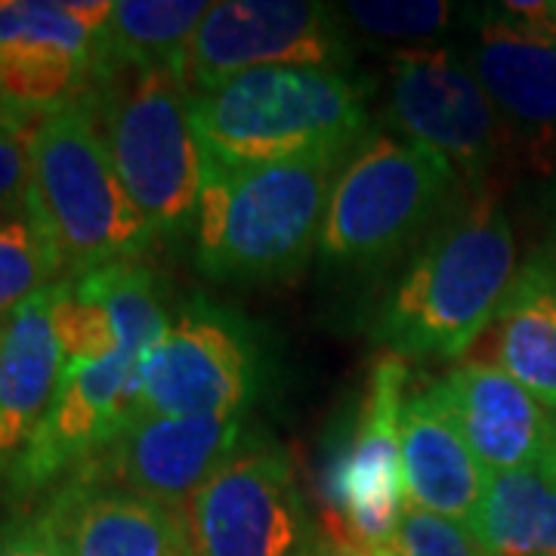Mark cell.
<instances>
[{"instance_id":"obj_1","label":"cell","mask_w":556,"mask_h":556,"mask_svg":"<svg viewBox=\"0 0 556 556\" xmlns=\"http://www.w3.org/2000/svg\"><path fill=\"white\" fill-rule=\"evenodd\" d=\"M514 226L495 195L479 192L420 241L380 300L371 338L399 358H457L495 321L517 278Z\"/></svg>"},{"instance_id":"obj_2","label":"cell","mask_w":556,"mask_h":556,"mask_svg":"<svg viewBox=\"0 0 556 556\" xmlns=\"http://www.w3.org/2000/svg\"><path fill=\"white\" fill-rule=\"evenodd\" d=\"M356 146L263 164L207 161L195 211V266L214 281L298 276L318 251L328 201Z\"/></svg>"},{"instance_id":"obj_3","label":"cell","mask_w":556,"mask_h":556,"mask_svg":"<svg viewBox=\"0 0 556 556\" xmlns=\"http://www.w3.org/2000/svg\"><path fill=\"white\" fill-rule=\"evenodd\" d=\"M28 170V214L50 241L62 281L139 260L159 239L127 195L84 93L35 121Z\"/></svg>"},{"instance_id":"obj_4","label":"cell","mask_w":556,"mask_h":556,"mask_svg":"<svg viewBox=\"0 0 556 556\" xmlns=\"http://www.w3.org/2000/svg\"><path fill=\"white\" fill-rule=\"evenodd\" d=\"M368 80L350 68L278 65L189 93L192 127L207 161L263 164L358 146L368 127Z\"/></svg>"},{"instance_id":"obj_5","label":"cell","mask_w":556,"mask_h":556,"mask_svg":"<svg viewBox=\"0 0 556 556\" xmlns=\"http://www.w3.org/2000/svg\"><path fill=\"white\" fill-rule=\"evenodd\" d=\"M127 195L155 236L192 229L204 186V152L186 84L170 72L97 65L84 90Z\"/></svg>"},{"instance_id":"obj_6","label":"cell","mask_w":556,"mask_h":556,"mask_svg":"<svg viewBox=\"0 0 556 556\" xmlns=\"http://www.w3.org/2000/svg\"><path fill=\"white\" fill-rule=\"evenodd\" d=\"M455 167L437 152L396 134H371L353 149L328 201L318 239L321 263L378 269L420 248L448 217Z\"/></svg>"},{"instance_id":"obj_7","label":"cell","mask_w":556,"mask_h":556,"mask_svg":"<svg viewBox=\"0 0 556 556\" xmlns=\"http://www.w3.org/2000/svg\"><path fill=\"white\" fill-rule=\"evenodd\" d=\"M186 556H300L316 535L291 457L244 437L182 507Z\"/></svg>"},{"instance_id":"obj_8","label":"cell","mask_w":556,"mask_h":556,"mask_svg":"<svg viewBox=\"0 0 556 556\" xmlns=\"http://www.w3.org/2000/svg\"><path fill=\"white\" fill-rule=\"evenodd\" d=\"M408 390L405 358L375 362L353 433L325 470V526L368 556H390L408 510L399 420Z\"/></svg>"},{"instance_id":"obj_9","label":"cell","mask_w":556,"mask_h":556,"mask_svg":"<svg viewBox=\"0 0 556 556\" xmlns=\"http://www.w3.org/2000/svg\"><path fill=\"white\" fill-rule=\"evenodd\" d=\"M257 365L251 328L211 300H192L139 362L137 417L241 415L257 390Z\"/></svg>"},{"instance_id":"obj_10","label":"cell","mask_w":556,"mask_h":556,"mask_svg":"<svg viewBox=\"0 0 556 556\" xmlns=\"http://www.w3.org/2000/svg\"><path fill=\"white\" fill-rule=\"evenodd\" d=\"M387 118L402 137L448 161L467 186L485 182L510 137L470 62L448 47L399 50Z\"/></svg>"},{"instance_id":"obj_11","label":"cell","mask_w":556,"mask_h":556,"mask_svg":"<svg viewBox=\"0 0 556 556\" xmlns=\"http://www.w3.org/2000/svg\"><path fill=\"white\" fill-rule=\"evenodd\" d=\"M353 47L334 7L306 0H223L201 20L182 68L189 93L257 68H350Z\"/></svg>"},{"instance_id":"obj_12","label":"cell","mask_w":556,"mask_h":556,"mask_svg":"<svg viewBox=\"0 0 556 556\" xmlns=\"http://www.w3.org/2000/svg\"><path fill=\"white\" fill-rule=\"evenodd\" d=\"M137 393L139 358L124 350L102 362L65 365L53 408L7 470L10 492L38 495L97 460L134 424Z\"/></svg>"},{"instance_id":"obj_13","label":"cell","mask_w":556,"mask_h":556,"mask_svg":"<svg viewBox=\"0 0 556 556\" xmlns=\"http://www.w3.org/2000/svg\"><path fill=\"white\" fill-rule=\"evenodd\" d=\"M97 56L100 35L68 0H0V121L28 137L40 115L87 90Z\"/></svg>"},{"instance_id":"obj_14","label":"cell","mask_w":556,"mask_h":556,"mask_svg":"<svg viewBox=\"0 0 556 556\" xmlns=\"http://www.w3.org/2000/svg\"><path fill=\"white\" fill-rule=\"evenodd\" d=\"M241 415L137 417L87 473L182 514L189 497L241 445Z\"/></svg>"},{"instance_id":"obj_15","label":"cell","mask_w":556,"mask_h":556,"mask_svg":"<svg viewBox=\"0 0 556 556\" xmlns=\"http://www.w3.org/2000/svg\"><path fill=\"white\" fill-rule=\"evenodd\" d=\"M430 393L492 477L556 464V412L497 365H460Z\"/></svg>"},{"instance_id":"obj_16","label":"cell","mask_w":556,"mask_h":556,"mask_svg":"<svg viewBox=\"0 0 556 556\" xmlns=\"http://www.w3.org/2000/svg\"><path fill=\"white\" fill-rule=\"evenodd\" d=\"M68 556H186L182 517L78 470L43 507Z\"/></svg>"},{"instance_id":"obj_17","label":"cell","mask_w":556,"mask_h":556,"mask_svg":"<svg viewBox=\"0 0 556 556\" xmlns=\"http://www.w3.org/2000/svg\"><path fill=\"white\" fill-rule=\"evenodd\" d=\"M470 68L495 102L510 134L551 139L556 134V25L504 13L482 16Z\"/></svg>"},{"instance_id":"obj_18","label":"cell","mask_w":556,"mask_h":556,"mask_svg":"<svg viewBox=\"0 0 556 556\" xmlns=\"http://www.w3.org/2000/svg\"><path fill=\"white\" fill-rule=\"evenodd\" d=\"M399 437L408 507L473 526L492 473L470 452L430 387L405 396Z\"/></svg>"},{"instance_id":"obj_19","label":"cell","mask_w":556,"mask_h":556,"mask_svg":"<svg viewBox=\"0 0 556 556\" xmlns=\"http://www.w3.org/2000/svg\"><path fill=\"white\" fill-rule=\"evenodd\" d=\"M50 306L53 288L22 303L0 328V473L16 464L60 393L65 358Z\"/></svg>"},{"instance_id":"obj_20","label":"cell","mask_w":556,"mask_h":556,"mask_svg":"<svg viewBox=\"0 0 556 556\" xmlns=\"http://www.w3.org/2000/svg\"><path fill=\"white\" fill-rule=\"evenodd\" d=\"M495 365L556 412V257L541 248L517 269L497 306Z\"/></svg>"},{"instance_id":"obj_21","label":"cell","mask_w":556,"mask_h":556,"mask_svg":"<svg viewBox=\"0 0 556 556\" xmlns=\"http://www.w3.org/2000/svg\"><path fill=\"white\" fill-rule=\"evenodd\" d=\"M470 529L485 556H556V464L492 477Z\"/></svg>"},{"instance_id":"obj_22","label":"cell","mask_w":556,"mask_h":556,"mask_svg":"<svg viewBox=\"0 0 556 556\" xmlns=\"http://www.w3.org/2000/svg\"><path fill=\"white\" fill-rule=\"evenodd\" d=\"M207 10L204 0H115L97 65L155 68L182 80L189 43Z\"/></svg>"},{"instance_id":"obj_23","label":"cell","mask_w":556,"mask_h":556,"mask_svg":"<svg viewBox=\"0 0 556 556\" xmlns=\"http://www.w3.org/2000/svg\"><path fill=\"white\" fill-rule=\"evenodd\" d=\"M72 288L80 298L100 303L112 316L121 350L139 362L159 346L174 325L159 278L142 260H121L100 266L87 276L72 278Z\"/></svg>"},{"instance_id":"obj_24","label":"cell","mask_w":556,"mask_h":556,"mask_svg":"<svg viewBox=\"0 0 556 556\" xmlns=\"http://www.w3.org/2000/svg\"><path fill=\"white\" fill-rule=\"evenodd\" d=\"M60 263L35 217H0V328L22 303L60 285Z\"/></svg>"},{"instance_id":"obj_25","label":"cell","mask_w":556,"mask_h":556,"mask_svg":"<svg viewBox=\"0 0 556 556\" xmlns=\"http://www.w3.org/2000/svg\"><path fill=\"white\" fill-rule=\"evenodd\" d=\"M343 25L356 28L358 35L378 40H393V43H415L424 47L427 40L442 35L452 20L455 7L442 0H350L334 7Z\"/></svg>"},{"instance_id":"obj_26","label":"cell","mask_w":556,"mask_h":556,"mask_svg":"<svg viewBox=\"0 0 556 556\" xmlns=\"http://www.w3.org/2000/svg\"><path fill=\"white\" fill-rule=\"evenodd\" d=\"M53 334L60 340L65 365L78 362H102L121 353L118 331L112 316L100 303L80 298L72 281L53 285V306H50Z\"/></svg>"},{"instance_id":"obj_27","label":"cell","mask_w":556,"mask_h":556,"mask_svg":"<svg viewBox=\"0 0 556 556\" xmlns=\"http://www.w3.org/2000/svg\"><path fill=\"white\" fill-rule=\"evenodd\" d=\"M390 556H485L470 526L408 507Z\"/></svg>"},{"instance_id":"obj_28","label":"cell","mask_w":556,"mask_h":556,"mask_svg":"<svg viewBox=\"0 0 556 556\" xmlns=\"http://www.w3.org/2000/svg\"><path fill=\"white\" fill-rule=\"evenodd\" d=\"M28 137L0 121V217L28 211Z\"/></svg>"},{"instance_id":"obj_29","label":"cell","mask_w":556,"mask_h":556,"mask_svg":"<svg viewBox=\"0 0 556 556\" xmlns=\"http://www.w3.org/2000/svg\"><path fill=\"white\" fill-rule=\"evenodd\" d=\"M0 556H68L47 510L0 519Z\"/></svg>"},{"instance_id":"obj_30","label":"cell","mask_w":556,"mask_h":556,"mask_svg":"<svg viewBox=\"0 0 556 556\" xmlns=\"http://www.w3.org/2000/svg\"><path fill=\"white\" fill-rule=\"evenodd\" d=\"M300 556H368L362 547H356L353 541H346V538L334 535L331 529H325V532H316V535L309 538V544L300 551Z\"/></svg>"},{"instance_id":"obj_31","label":"cell","mask_w":556,"mask_h":556,"mask_svg":"<svg viewBox=\"0 0 556 556\" xmlns=\"http://www.w3.org/2000/svg\"><path fill=\"white\" fill-rule=\"evenodd\" d=\"M547 248H551V254L556 257V201H554V229H551V244H547Z\"/></svg>"}]
</instances>
